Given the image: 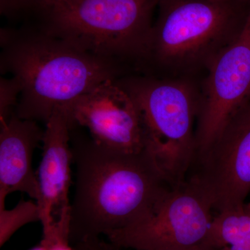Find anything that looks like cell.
I'll list each match as a JSON object with an SVG mask.
<instances>
[{
    "label": "cell",
    "instance_id": "obj_1",
    "mask_svg": "<svg viewBox=\"0 0 250 250\" xmlns=\"http://www.w3.org/2000/svg\"><path fill=\"white\" fill-rule=\"evenodd\" d=\"M76 182L69 242L107 236L137 223L174 188L147 149L125 153L73 135Z\"/></svg>",
    "mask_w": 250,
    "mask_h": 250
},
{
    "label": "cell",
    "instance_id": "obj_2",
    "mask_svg": "<svg viewBox=\"0 0 250 250\" xmlns=\"http://www.w3.org/2000/svg\"><path fill=\"white\" fill-rule=\"evenodd\" d=\"M1 72L19 82L15 113L47 123L57 108L70 107L80 97L108 80L119 79L121 63L101 58L38 26L1 29Z\"/></svg>",
    "mask_w": 250,
    "mask_h": 250
},
{
    "label": "cell",
    "instance_id": "obj_3",
    "mask_svg": "<svg viewBox=\"0 0 250 250\" xmlns=\"http://www.w3.org/2000/svg\"><path fill=\"white\" fill-rule=\"evenodd\" d=\"M160 0H42L38 27L101 58L141 61Z\"/></svg>",
    "mask_w": 250,
    "mask_h": 250
},
{
    "label": "cell",
    "instance_id": "obj_4",
    "mask_svg": "<svg viewBox=\"0 0 250 250\" xmlns=\"http://www.w3.org/2000/svg\"><path fill=\"white\" fill-rule=\"evenodd\" d=\"M236 1L160 0L141 62L175 73L208 70L246 22Z\"/></svg>",
    "mask_w": 250,
    "mask_h": 250
},
{
    "label": "cell",
    "instance_id": "obj_5",
    "mask_svg": "<svg viewBox=\"0 0 250 250\" xmlns=\"http://www.w3.org/2000/svg\"><path fill=\"white\" fill-rule=\"evenodd\" d=\"M142 117L146 148L173 188L187 180L195 152L200 94L184 79H118Z\"/></svg>",
    "mask_w": 250,
    "mask_h": 250
},
{
    "label": "cell",
    "instance_id": "obj_6",
    "mask_svg": "<svg viewBox=\"0 0 250 250\" xmlns=\"http://www.w3.org/2000/svg\"><path fill=\"white\" fill-rule=\"evenodd\" d=\"M211 205L188 181L171 190L146 218L106 237L132 250H207L213 221Z\"/></svg>",
    "mask_w": 250,
    "mask_h": 250
},
{
    "label": "cell",
    "instance_id": "obj_7",
    "mask_svg": "<svg viewBox=\"0 0 250 250\" xmlns=\"http://www.w3.org/2000/svg\"><path fill=\"white\" fill-rule=\"evenodd\" d=\"M187 180L203 194L215 214L246 205L250 192V95L194 161Z\"/></svg>",
    "mask_w": 250,
    "mask_h": 250
},
{
    "label": "cell",
    "instance_id": "obj_8",
    "mask_svg": "<svg viewBox=\"0 0 250 250\" xmlns=\"http://www.w3.org/2000/svg\"><path fill=\"white\" fill-rule=\"evenodd\" d=\"M207 70L200 94L194 161L210 147L230 117L250 95V10L239 35Z\"/></svg>",
    "mask_w": 250,
    "mask_h": 250
},
{
    "label": "cell",
    "instance_id": "obj_9",
    "mask_svg": "<svg viewBox=\"0 0 250 250\" xmlns=\"http://www.w3.org/2000/svg\"><path fill=\"white\" fill-rule=\"evenodd\" d=\"M116 80H108L77 100L70 107L77 126L89 131L102 147L125 153L146 149L142 117L131 95Z\"/></svg>",
    "mask_w": 250,
    "mask_h": 250
},
{
    "label": "cell",
    "instance_id": "obj_10",
    "mask_svg": "<svg viewBox=\"0 0 250 250\" xmlns=\"http://www.w3.org/2000/svg\"><path fill=\"white\" fill-rule=\"evenodd\" d=\"M70 108H57L44 131L43 152L38 173L42 232L59 229L69 233L71 205L69 202L70 165L73 154L70 141L76 127Z\"/></svg>",
    "mask_w": 250,
    "mask_h": 250
},
{
    "label": "cell",
    "instance_id": "obj_11",
    "mask_svg": "<svg viewBox=\"0 0 250 250\" xmlns=\"http://www.w3.org/2000/svg\"><path fill=\"white\" fill-rule=\"evenodd\" d=\"M45 130L37 122L22 119L14 112L6 121H0V208L11 192H26L39 200V181L32 167L35 148L42 142Z\"/></svg>",
    "mask_w": 250,
    "mask_h": 250
},
{
    "label": "cell",
    "instance_id": "obj_12",
    "mask_svg": "<svg viewBox=\"0 0 250 250\" xmlns=\"http://www.w3.org/2000/svg\"><path fill=\"white\" fill-rule=\"evenodd\" d=\"M208 244L228 250H250V210L246 206L213 216Z\"/></svg>",
    "mask_w": 250,
    "mask_h": 250
},
{
    "label": "cell",
    "instance_id": "obj_13",
    "mask_svg": "<svg viewBox=\"0 0 250 250\" xmlns=\"http://www.w3.org/2000/svg\"><path fill=\"white\" fill-rule=\"evenodd\" d=\"M38 221H41V212L37 203L22 200L12 209L0 208V247L20 228Z\"/></svg>",
    "mask_w": 250,
    "mask_h": 250
},
{
    "label": "cell",
    "instance_id": "obj_14",
    "mask_svg": "<svg viewBox=\"0 0 250 250\" xmlns=\"http://www.w3.org/2000/svg\"><path fill=\"white\" fill-rule=\"evenodd\" d=\"M21 86L14 77L0 80V121H6L15 111Z\"/></svg>",
    "mask_w": 250,
    "mask_h": 250
},
{
    "label": "cell",
    "instance_id": "obj_15",
    "mask_svg": "<svg viewBox=\"0 0 250 250\" xmlns=\"http://www.w3.org/2000/svg\"><path fill=\"white\" fill-rule=\"evenodd\" d=\"M42 0H0V13L8 18L35 15Z\"/></svg>",
    "mask_w": 250,
    "mask_h": 250
},
{
    "label": "cell",
    "instance_id": "obj_16",
    "mask_svg": "<svg viewBox=\"0 0 250 250\" xmlns=\"http://www.w3.org/2000/svg\"><path fill=\"white\" fill-rule=\"evenodd\" d=\"M77 250H124L112 244L109 241L100 238L96 240L79 243L75 246Z\"/></svg>",
    "mask_w": 250,
    "mask_h": 250
},
{
    "label": "cell",
    "instance_id": "obj_17",
    "mask_svg": "<svg viewBox=\"0 0 250 250\" xmlns=\"http://www.w3.org/2000/svg\"><path fill=\"white\" fill-rule=\"evenodd\" d=\"M41 244L48 250H77L72 249L70 246L68 238L65 237H56L47 243H41Z\"/></svg>",
    "mask_w": 250,
    "mask_h": 250
},
{
    "label": "cell",
    "instance_id": "obj_18",
    "mask_svg": "<svg viewBox=\"0 0 250 250\" xmlns=\"http://www.w3.org/2000/svg\"><path fill=\"white\" fill-rule=\"evenodd\" d=\"M31 250H48V249L41 244L40 246L36 247V248H33Z\"/></svg>",
    "mask_w": 250,
    "mask_h": 250
},
{
    "label": "cell",
    "instance_id": "obj_19",
    "mask_svg": "<svg viewBox=\"0 0 250 250\" xmlns=\"http://www.w3.org/2000/svg\"><path fill=\"white\" fill-rule=\"evenodd\" d=\"M207 250H228V249L225 248H215V247H210V248Z\"/></svg>",
    "mask_w": 250,
    "mask_h": 250
},
{
    "label": "cell",
    "instance_id": "obj_20",
    "mask_svg": "<svg viewBox=\"0 0 250 250\" xmlns=\"http://www.w3.org/2000/svg\"><path fill=\"white\" fill-rule=\"evenodd\" d=\"M245 206H246V207L247 208H248V209H249L250 210V202H248V203H246V205H245Z\"/></svg>",
    "mask_w": 250,
    "mask_h": 250
},
{
    "label": "cell",
    "instance_id": "obj_21",
    "mask_svg": "<svg viewBox=\"0 0 250 250\" xmlns=\"http://www.w3.org/2000/svg\"><path fill=\"white\" fill-rule=\"evenodd\" d=\"M51 1H67V0H51Z\"/></svg>",
    "mask_w": 250,
    "mask_h": 250
},
{
    "label": "cell",
    "instance_id": "obj_22",
    "mask_svg": "<svg viewBox=\"0 0 250 250\" xmlns=\"http://www.w3.org/2000/svg\"><path fill=\"white\" fill-rule=\"evenodd\" d=\"M215 1H221V0H215Z\"/></svg>",
    "mask_w": 250,
    "mask_h": 250
}]
</instances>
